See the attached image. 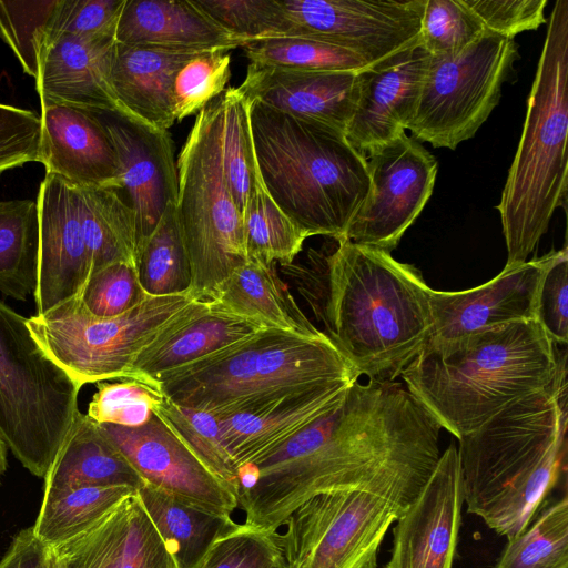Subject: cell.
<instances>
[{
	"mask_svg": "<svg viewBox=\"0 0 568 568\" xmlns=\"http://www.w3.org/2000/svg\"><path fill=\"white\" fill-rule=\"evenodd\" d=\"M280 270L358 376L394 382L429 337L430 287L389 252L342 240Z\"/></svg>",
	"mask_w": 568,
	"mask_h": 568,
	"instance_id": "6da1fadb",
	"label": "cell"
},
{
	"mask_svg": "<svg viewBox=\"0 0 568 568\" xmlns=\"http://www.w3.org/2000/svg\"><path fill=\"white\" fill-rule=\"evenodd\" d=\"M398 462L385 413L358 384L292 438L239 469L237 503L245 524L277 531L311 497L326 491L381 493Z\"/></svg>",
	"mask_w": 568,
	"mask_h": 568,
	"instance_id": "7a4b0ae2",
	"label": "cell"
},
{
	"mask_svg": "<svg viewBox=\"0 0 568 568\" xmlns=\"http://www.w3.org/2000/svg\"><path fill=\"white\" fill-rule=\"evenodd\" d=\"M567 353L551 383L506 407L457 448L467 511L507 540L532 521L565 470Z\"/></svg>",
	"mask_w": 568,
	"mask_h": 568,
	"instance_id": "3957f363",
	"label": "cell"
},
{
	"mask_svg": "<svg viewBox=\"0 0 568 568\" xmlns=\"http://www.w3.org/2000/svg\"><path fill=\"white\" fill-rule=\"evenodd\" d=\"M556 346L537 321L515 322L426 343L400 377L439 426L458 439L545 389L558 368Z\"/></svg>",
	"mask_w": 568,
	"mask_h": 568,
	"instance_id": "277c9868",
	"label": "cell"
},
{
	"mask_svg": "<svg viewBox=\"0 0 568 568\" xmlns=\"http://www.w3.org/2000/svg\"><path fill=\"white\" fill-rule=\"evenodd\" d=\"M250 104V123L262 184L307 236L342 241L369 191L367 159L345 133L321 122Z\"/></svg>",
	"mask_w": 568,
	"mask_h": 568,
	"instance_id": "5b68a950",
	"label": "cell"
},
{
	"mask_svg": "<svg viewBox=\"0 0 568 568\" xmlns=\"http://www.w3.org/2000/svg\"><path fill=\"white\" fill-rule=\"evenodd\" d=\"M568 1L552 7L521 136L501 192L505 267L525 263L568 189Z\"/></svg>",
	"mask_w": 568,
	"mask_h": 568,
	"instance_id": "8992f818",
	"label": "cell"
},
{
	"mask_svg": "<svg viewBox=\"0 0 568 568\" xmlns=\"http://www.w3.org/2000/svg\"><path fill=\"white\" fill-rule=\"evenodd\" d=\"M358 375L323 333L264 327L206 357L155 377L171 402L224 417L287 393Z\"/></svg>",
	"mask_w": 568,
	"mask_h": 568,
	"instance_id": "52a82bcc",
	"label": "cell"
},
{
	"mask_svg": "<svg viewBox=\"0 0 568 568\" xmlns=\"http://www.w3.org/2000/svg\"><path fill=\"white\" fill-rule=\"evenodd\" d=\"M222 114L220 95L196 114L176 160L175 215L190 264V294L204 302L247 261L242 214L223 169Z\"/></svg>",
	"mask_w": 568,
	"mask_h": 568,
	"instance_id": "ba28073f",
	"label": "cell"
},
{
	"mask_svg": "<svg viewBox=\"0 0 568 568\" xmlns=\"http://www.w3.org/2000/svg\"><path fill=\"white\" fill-rule=\"evenodd\" d=\"M80 386L42 348L28 318L0 301V437L45 477L80 412Z\"/></svg>",
	"mask_w": 568,
	"mask_h": 568,
	"instance_id": "9c48e42d",
	"label": "cell"
},
{
	"mask_svg": "<svg viewBox=\"0 0 568 568\" xmlns=\"http://www.w3.org/2000/svg\"><path fill=\"white\" fill-rule=\"evenodd\" d=\"M195 298L190 293L149 297L114 317L90 314L79 297L28 326L48 355L80 386L133 379L132 366L143 348L170 327Z\"/></svg>",
	"mask_w": 568,
	"mask_h": 568,
	"instance_id": "30bf717a",
	"label": "cell"
},
{
	"mask_svg": "<svg viewBox=\"0 0 568 568\" xmlns=\"http://www.w3.org/2000/svg\"><path fill=\"white\" fill-rule=\"evenodd\" d=\"M517 54L514 39L486 32L457 54L430 55L406 130L434 148L471 139L499 103Z\"/></svg>",
	"mask_w": 568,
	"mask_h": 568,
	"instance_id": "8fae6325",
	"label": "cell"
},
{
	"mask_svg": "<svg viewBox=\"0 0 568 568\" xmlns=\"http://www.w3.org/2000/svg\"><path fill=\"white\" fill-rule=\"evenodd\" d=\"M406 509L363 489L317 494L300 505L278 534L286 568H376L393 523Z\"/></svg>",
	"mask_w": 568,
	"mask_h": 568,
	"instance_id": "7c38bea8",
	"label": "cell"
},
{
	"mask_svg": "<svg viewBox=\"0 0 568 568\" xmlns=\"http://www.w3.org/2000/svg\"><path fill=\"white\" fill-rule=\"evenodd\" d=\"M284 32L351 50L369 67L417 45L425 0H278Z\"/></svg>",
	"mask_w": 568,
	"mask_h": 568,
	"instance_id": "4fadbf2b",
	"label": "cell"
},
{
	"mask_svg": "<svg viewBox=\"0 0 568 568\" xmlns=\"http://www.w3.org/2000/svg\"><path fill=\"white\" fill-rule=\"evenodd\" d=\"M366 159L369 191L345 240L390 253L429 200L437 161L406 133L375 149Z\"/></svg>",
	"mask_w": 568,
	"mask_h": 568,
	"instance_id": "5bb4252c",
	"label": "cell"
},
{
	"mask_svg": "<svg viewBox=\"0 0 568 568\" xmlns=\"http://www.w3.org/2000/svg\"><path fill=\"white\" fill-rule=\"evenodd\" d=\"M145 484L221 516L239 508L236 490L215 476L155 415L139 427L100 424Z\"/></svg>",
	"mask_w": 568,
	"mask_h": 568,
	"instance_id": "9a60e30c",
	"label": "cell"
},
{
	"mask_svg": "<svg viewBox=\"0 0 568 568\" xmlns=\"http://www.w3.org/2000/svg\"><path fill=\"white\" fill-rule=\"evenodd\" d=\"M37 315L80 297L91 274L77 185L45 173L40 184Z\"/></svg>",
	"mask_w": 568,
	"mask_h": 568,
	"instance_id": "2e32d148",
	"label": "cell"
},
{
	"mask_svg": "<svg viewBox=\"0 0 568 568\" xmlns=\"http://www.w3.org/2000/svg\"><path fill=\"white\" fill-rule=\"evenodd\" d=\"M550 256L551 252L504 267L487 283L466 291L430 288L432 329L426 343L450 342L515 322L536 321L539 286Z\"/></svg>",
	"mask_w": 568,
	"mask_h": 568,
	"instance_id": "e0dca14e",
	"label": "cell"
},
{
	"mask_svg": "<svg viewBox=\"0 0 568 568\" xmlns=\"http://www.w3.org/2000/svg\"><path fill=\"white\" fill-rule=\"evenodd\" d=\"M116 152L121 190L129 195L138 233V255L179 191L174 145L161 130L116 112L97 114ZM138 258V257H136Z\"/></svg>",
	"mask_w": 568,
	"mask_h": 568,
	"instance_id": "ac0fdd59",
	"label": "cell"
},
{
	"mask_svg": "<svg viewBox=\"0 0 568 568\" xmlns=\"http://www.w3.org/2000/svg\"><path fill=\"white\" fill-rule=\"evenodd\" d=\"M463 505L457 447L452 443L418 497L396 520L385 568H452Z\"/></svg>",
	"mask_w": 568,
	"mask_h": 568,
	"instance_id": "d6986e66",
	"label": "cell"
},
{
	"mask_svg": "<svg viewBox=\"0 0 568 568\" xmlns=\"http://www.w3.org/2000/svg\"><path fill=\"white\" fill-rule=\"evenodd\" d=\"M430 54L420 42L357 74L358 93L346 126L349 144L365 158L405 133Z\"/></svg>",
	"mask_w": 568,
	"mask_h": 568,
	"instance_id": "ffe728a7",
	"label": "cell"
},
{
	"mask_svg": "<svg viewBox=\"0 0 568 568\" xmlns=\"http://www.w3.org/2000/svg\"><path fill=\"white\" fill-rule=\"evenodd\" d=\"M352 384L315 385L217 417L222 445L237 475L333 408Z\"/></svg>",
	"mask_w": 568,
	"mask_h": 568,
	"instance_id": "44dd1931",
	"label": "cell"
},
{
	"mask_svg": "<svg viewBox=\"0 0 568 568\" xmlns=\"http://www.w3.org/2000/svg\"><path fill=\"white\" fill-rule=\"evenodd\" d=\"M357 74L356 71H304L250 63L236 90L247 102L257 101L345 133L357 100Z\"/></svg>",
	"mask_w": 568,
	"mask_h": 568,
	"instance_id": "7402d4cb",
	"label": "cell"
},
{
	"mask_svg": "<svg viewBox=\"0 0 568 568\" xmlns=\"http://www.w3.org/2000/svg\"><path fill=\"white\" fill-rule=\"evenodd\" d=\"M115 42L114 37L75 36H61L49 42L36 80L41 103L94 114H123L110 83Z\"/></svg>",
	"mask_w": 568,
	"mask_h": 568,
	"instance_id": "603a6c76",
	"label": "cell"
},
{
	"mask_svg": "<svg viewBox=\"0 0 568 568\" xmlns=\"http://www.w3.org/2000/svg\"><path fill=\"white\" fill-rule=\"evenodd\" d=\"M41 158L47 173L80 187L121 190L116 152L100 118L41 103Z\"/></svg>",
	"mask_w": 568,
	"mask_h": 568,
	"instance_id": "cb8c5ba5",
	"label": "cell"
},
{
	"mask_svg": "<svg viewBox=\"0 0 568 568\" xmlns=\"http://www.w3.org/2000/svg\"><path fill=\"white\" fill-rule=\"evenodd\" d=\"M261 328L264 326L217 310L211 302L194 300L141 351L133 363L132 377L158 390L154 379L160 374L206 357Z\"/></svg>",
	"mask_w": 568,
	"mask_h": 568,
	"instance_id": "d4e9b609",
	"label": "cell"
},
{
	"mask_svg": "<svg viewBox=\"0 0 568 568\" xmlns=\"http://www.w3.org/2000/svg\"><path fill=\"white\" fill-rule=\"evenodd\" d=\"M204 52L209 51L170 50L115 42L110 83L123 114L153 128L169 130L175 122L174 78L187 61Z\"/></svg>",
	"mask_w": 568,
	"mask_h": 568,
	"instance_id": "484cf974",
	"label": "cell"
},
{
	"mask_svg": "<svg viewBox=\"0 0 568 568\" xmlns=\"http://www.w3.org/2000/svg\"><path fill=\"white\" fill-rule=\"evenodd\" d=\"M118 43L170 50L230 51L246 44L215 24L193 0H126Z\"/></svg>",
	"mask_w": 568,
	"mask_h": 568,
	"instance_id": "4316f807",
	"label": "cell"
},
{
	"mask_svg": "<svg viewBox=\"0 0 568 568\" xmlns=\"http://www.w3.org/2000/svg\"><path fill=\"white\" fill-rule=\"evenodd\" d=\"M144 484L100 424L79 412L44 477L43 491L83 486H128L138 491Z\"/></svg>",
	"mask_w": 568,
	"mask_h": 568,
	"instance_id": "83f0119b",
	"label": "cell"
},
{
	"mask_svg": "<svg viewBox=\"0 0 568 568\" xmlns=\"http://www.w3.org/2000/svg\"><path fill=\"white\" fill-rule=\"evenodd\" d=\"M211 303L217 310L264 327L307 336L323 334L301 310L275 264L247 260L221 285Z\"/></svg>",
	"mask_w": 568,
	"mask_h": 568,
	"instance_id": "f1b7e54d",
	"label": "cell"
},
{
	"mask_svg": "<svg viewBox=\"0 0 568 568\" xmlns=\"http://www.w3.org/2000/svg\"><path fill=\"white\" fill-rule=\"evenodd\" d=\"M136 494L176 568H195L213 541L235 525L232 517L193 507L149 484Z\"/></svg>",
	"mask_w": 568,
	"mask_h": 568,
	"instance_id": "f546056e",
	"label": "cell"
},
{
	"mask_svg": "<svg viewBox=\"0 0 568 568\" xmlns=\"http://www.w3.org/2000/svg\"><path fill=\"white\" fill-rule=\"evenodd\" d=\"M78 189L91 274L119 261L130 262L136 267L138 233L134 212L129 203L116 189Z\"/></svg>",
	"mask_w": 568,
	"mask_h": 568,
	"instance_id": "4dcf8cb0",
	"label": "cell"
},
{
	"mask_svg": "<svg viewBox=\"0 0 568 568\" xmlns=\"http://www.w3.org/2000/svg\"><path fill=\"white\" fill-rule=\"evenodd\" d=\"M39 213L32 200L0 202V293L27 301L38 284Z\"/></svg>",
	"mask_w": 568,
	"mask_h": 568,
	"instance_id": "1f68e13d",
	"label": "cell"
},
{
	"mask_svg": "<svg viewBox=\"0 0 568 568\" xmlns=\"http://www.w3.org/2000/svg\"><path fill=\"white\" fill-rule=\"evenodd\" d=\"M135 493V489L128 486H83L43 491L32 531L39 540L54 548L88 530Z\"/></svg>",
	"mask_w": 568,
	"mask_h": 568,
	"instance_id": "d6a6232c",
	"label": "cell"
},
{
	"mask_svg": "<svg viewBox=\"0 0 568 568\" xmlns=\"http://www.w3.org/2000/svg\"><path fill=\"white\" fill-rule=\"evenodd\" d=\"M136 271L151 297L190 293L191 271L176 222L175 205L166 207L158 226L142 245Z\"/></svg>",
	"mask_w": 568,
	"mask_h": 568,
	"instance_id": "836d02e7",
	"label": "cell"
},
{
	"mask_svg": "<svg viewBox=\"0 0 568 568\" xmlns=\"http://www.w3.org/2000/svg\"><path fill=\"white\" fill-rule=\"evenodd\" d=\"M242 219L247 260L264 264L292 263L308 237L271 199L261 178L247 201Z\"/></svg>",
	"mask_w": 568,
	"mask_h": 568,
	"instance_id": "e575fe53",
	"label": "cell"
},
{
	"mask_svg": "<svg viewBox=\"0 0 568 568\" xmlns=\"http://www.w3.org/2000/svg\"><path fill=\"white\" fill-rule=\"evenodd\" d=\"M221 98L223 169L235 204L243 214L260 178L250 123V104L236 88H229Z\"/></svg>",
	"mask_w": 568,
	"mask_h": 568,
	"instance_id": "d590c367",
	"label": "cell"
},
{
	"mask_svg": "<svg viewBox=\"0 0 568 568\" xmlns=\"http://www.w3.org/2000/svg\"><path fill=\"white\" fill-rule=\"evenodd\" d=\"M494 568H568V499L545 508L509 539Z\"/></svg>",
	"mask_w": 568,
	"mask_h": 568,
	"instance_id": "8d00e7d4",
	"label": "cell"
},
{
	"mask_svg": "<svg viewBox=\"0 0 568 568\" xmlns=\"http://www.w3.org/2000/svg\"><path fill=\"white\" fill-rule=\"evenodd\" d=\"M250 63L304 71H363L369 65L359 55L329 42L276 36L244 47Z\"/></svg>",
	"mask_w": 568,
	"mask_h": 568,
	"instance_id": "74e56055",
	"label": "cell"
},
{
	"mask_svg": "<svg viewBox=\"0 0 568 568\" xmlns=\"http://www.w3.org/2000/svg\"><path fill=\"white\" fill-rule=\"evenodd\" d=\"M153 415L237 494V470L222 445L216 416L205 410L178 405L163 395Z\"/></svg>",
	"mask_w": 568,
	"mask_h": 568,
	"instance_id": "f35d334b",
	"label": "cell"
},
{
	"mask_svg": "<svg viewBox=\"0 0 568 568\" xmlns=\"http://www.w3.org/2000/svg\"><path fill=\"white\" fill-rule=\"evenodd\" d=\"M133 495L123 499L88 530L52 548L62 568L123 567Z\"/></svg>",
	"mask_w": 568,
	"mask_h": 568,
	"instance_id": "ab89813d",
	"label": "cell"
},
{
	"mask_svg": "<svg viewBox=\"0 0 568 568\" xmlns=\"http://www.w3.org/2000/svg\"><path fill=\"white\" fill-rule=\"evenodd\" d=\"M58 3L0 0V38L12 49L23 71L36 80Z\"/></svg>",
	"mask_w": 568,
	"mask_h": 568,
	"instance_id": "60d3db41",
	"label": "cell"
},
{
	"mask_svg": "<svg viewBox=\"0 0 568 568\" xmlns=\"http://www.w3.org/2000/svg\"><path fill=\"white\" fill-rule=\"evenodd\" d=\"M484 33L465 0H425L419 40L432 57L457 54Z\"/></svg>",
	"mask_w": 568,
	"mask_h": 568,
	"instance_id": "b9f144b4",
	"label": "cell"
},
{
	"mask_svg": "<svg viewBox=\"0 0 568 568\" xmlns=\"http://www.w3.org/2000/svg\"><path fill=\"white\" fill-rule=\"evenodd\" d=\"M283 564L277 531L235 523L213 541L195 568H275Z\"/></svg>",
	"mask_w": 568,
	"mask_h": 568,
	"instance_id": "7bdbcfd3",
	"label": "cell"
},
{
	"mask_svg": "<svg viewBox=\"0 0 568 568\" xmlns=\"http://www.w3.org/2000/svg\"><path fill=\"white\" fill-rule=\"evenodd\" d=\"M216 50L196 55L176 73L173 82L175 121L197 114L225 91L230 80L231 55Z\"/></svg>",
	"mask_w": 568,
	"mask_h": 568,
	"instance_id": "ee69618b",
	"label": "cell"
},
{
	"mask_svg": "<svg viewBox=\"0 0 568 568\" xmlns=\"http://www.w3.org/2000/svg\"><path fill=\"white\" fill-rule=\"evenodd\" d=\"M215 24L243 41L281 36L284 17L278 0H193Z\"/></svg>",
	"mask_w": 568,
	"mask_h": 568,
	"instance_id": "f6af8a7d",
	"label": "cell"
},
{
	"mask_svg": "<svg viewBox=\"0 0 568 568\" xmlns=\"http://www.w3.org/2000/svg\"><path fill=\"white\" fill-rule=\"evenodd\" d=\"M162 394L134 379L99 382L87 416L98 424L139 427L150 420Z\"/></svg>",
	"mask_w": 568,
	"mask_h": 568,
	"instance_id": "bcb514c9",
	"label": "cell"
},
{
	"mask_svg": "<svg viewBox=\"0 0 568 568\" xmlns=\"http://www.w3.org/2000/svg\"><path fill=\"white\" fill-rule=\"evenodd\" d=\"M149 297L141 286L135 265L119 261L91 274L79 298L93 316L114 317Z\"/></svg>",
	"mask_w": 568,
	"mask_h": 568,
	"instance_id": "7dc6e473",
	"label": "cell"
},
{
	"mask_svg": "<svg viewBox=\"0 0 568 568\" xmlns=\"http://www.w3.org/2000/svg\"><path fill=\"white\" fill-rule=\"evenodd\" d=\"M125 1L59 0L47 44L61 36L115 38Z\"/></svg>",
	"mask_w": 568,
	"mask_h": 568,
	"instance_id": "c3c4849f",
	"label": "cell"
},
{
	"mask_svg": "<svg viewBox=\"0 0 568 568\" xmlns=\"http://www.w3.org/2000/svg\"><path fill=\"white\" fill-rule=\"evenodd\" d=\"M536 321L556 345L567 344L568 253L566 246L551 252L539 286Z\"/></svg>",
	"mask_w": 568,
	"mask_h": 568,
	"instance_id": "681fc988",
	"label": "cell"
},
{
	"mask_svg": "<svg viewBox=\"0 0 568 568\" xmlns=\"http://www.w3.org/2000/svg\"><path fill=\"white\" fill-rule=\"evenodd\" d=\"M41 118L0 103V174L29 162H40Z\"/></svg>",
	"mask_w": 568,
	"mask_h": 568,
	"instance_id": "f907efd6",
	"label": "cell"
},
{
	"mask_svg": "<svg viewBox=\"0 0 568 568\" xmlns=\"http://www.w3.org/2000/svg\"><path fill=\"white\" fill-rule=\"evenodd\" d=\"M486 32L514 39L546 22L547 0H465Z\"/></svg>",
	"mask_w": 568,
	"mask_h": 568,
	"instance_id": "816d5d0a",
	"label": "cell"
},
{
	"mask_svg": "<svg viewBox=\"0 0 568 568\" xmlns=\"http://www.w3.org/2000/svg\"><path fill=\"white\" fill-rule=\"evenodd\" d=\"M0 568H61V565L54 550L39 540L30 527L14 537Z\"/></svg>",
	"mask_w": 568,
	"mask_h": 568,
	"instance_id": "f5cc1de1",
	"label": "cell"
},
{
	"mask_svg": "<svg viewBox=\"0 0 568 568\" xmlns=\"http://www.w3.org/2000/svg\"><path fill=\"white\" fill-rule=\"evenodd\" d=\"M7 453H8V447H7L6 443L2 440V438L0 437V479L7 469Z\"/></svg>",
	"mask_w": 568,
	"mask_h": 568,
	"instance_id": "db71d44e",
	"label": "cell"
},
{
	"mask_svg": "<svg viewBox=\"0 0 568 568\" xmlns=\"http://www.w3.org/2000/svg\"><path fill=\"white\" fill-rule=\"evenodd\" d=\"M275 568H286L285 567V562L283 565H281V566L275 567Z\"/></svg>",
	"mask_w": 568,
	"mask_h": 568,
	"instance_id": "11a10c76",
	"label": "cell"
},
{
	"mask_svg": "<svg viewBox=\"0 0 568 568\" xmlns=\"http://www.w3.org/2000/svg\"><path fill=\"white\" fill-rule=\"evenodd\" d=\"M59 560V559H58ZM62 568V567H61Z\"/></svg>",
	"mask_w": 568,
	"mask_h": 568,
	"instance_id": "9f6ffc18",
	"label": "cell"
}]
</instances>
